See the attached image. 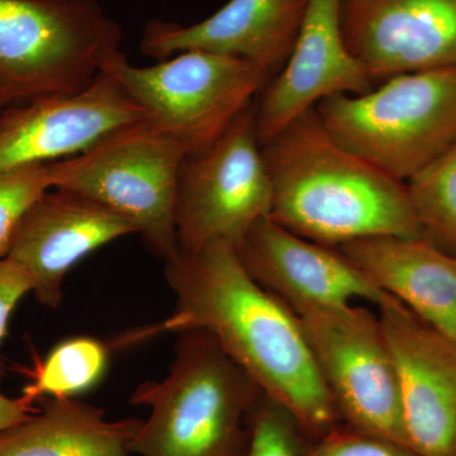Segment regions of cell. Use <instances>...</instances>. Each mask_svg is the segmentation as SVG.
<instances>
[{
  "label": "cell",
  "instance_id": "obj_1",
  "mask_svg": "<svg viewBox=\"0 0 456 456\" xmlns=\"http://www.w3.org/2000/svg\"><path fill=\"white\" fill-rule=\"evenodd\" d=\"M175 308L160 330H203L256 384L284 407L305 436L342 424L318 371L299 318L250 277L235 246L212 242L165 261Z\"/></svg>",
  "mask_w": 456,
  "mask_h": 456
},
{
  "label": "cell",
  "instance_id": "obj_2",
  "mask_svg": "<svg viewBox=\"0 0 456 456\" xmlns=\"http://www.w3.org/2000/svg\"><path fill=\"white\" fill-rule=\"evenodd\" d=\"M272 183L269 218L338 248L371 237L422 236L407 184L342 147L316 108L261 146Z\"/></svg>",
  "mask_w": 456,
  "mask_h": 456
},
{
  "label": "cell",
  "instance_id": "obj_3",
  "mask_svg": "<svg viewBox=\"0 0 456 456\" xmlns=\"http://www.w3.org/2000/svg\"><path fill=\"white\" fill-rule=\"evenodd\" d=\"M178 334L167 375L132 393V403L149 408L132 454L244 456L248 419L263 392L208 332Z\"/></svg>",
  "mask_w": 456,
  "mask_h": 456
},
{
  "label": "cell",
  "instance_id": "obj_4",
  "mask_svg": "<svg viewBox=\"0 0 456 456\" xmlns=\"http://www.w3.org/2000/svg\"><path fill=\"white\" fill-rule=\"evenodd\" d=\"M316 110L342 147L407 183L456 143V69L395 75Z\"/></svg>",
  "mask_w": 456,
  "mask_h": 456
},
{
  "label": "cell",
  "instance_id": "obj_5",
  "mask_svg": "<svg viewBox=\"0 0 456 456\" xmlns=\"http://www.w3.org/2000/svg\"><path fill=\"white\" fill-rule=\"evenodd\" d=\"M122 40L98 0H0V110L86 88Z\"/></svg>",
  "mask_w": 456,
  "mask_h": 456
},
{
  "label": "cell",
  "instance_id": "obj_6",
  "mask_svg": "<svg viewBox=\"0 0 456 456\" xmlns=\"http://www.w3.org/2000/svg\"><path fill=\"white\" fill-rule=\"evenodd\" d=\"M187 155L173 134L149 119L46 167L51 187L82 194L121 216L151 253L167 261L179 253L176 188Z\"/></svg>",
  "mask_w": 456,
  "mask_h": 456
},
{
  "label": "cell",
  "instance_id": "obj_7",
  "mask_svg": "<svg viewBox=\"0 0 456 456\" xmlns=\"http://www.w3.org/2000/svg\"><path fill=\"white\" fill-rule=\"evenodd\" d=\"M102 71L114 77L188 155L211 147L269 83L263 69L236 57L184 51L140 68L121 51Z\"/></svg>",
  "mask_w": 456,
  "mask_h": 456
},
{
  "label": "cell",
  "instance_id": "obj_8",
  "mask_svg": "<svg viewBox=\"0 0 456 456\" xmlns=\"http://www.w3.org/2000/svg\"><path fill=\"white\" fill-rule=\"evenodd\" d=\"M256 102L246 108L208 149L185 156L176 188L179 250L212 242L239 246L269 217L273 191L257 137Z\"/></svg>",
  "mask_w": 456,
  "mask_h": 456
},
{
  "label": "cell",
  "instance_id": "obj_9",
  "mask_svg": "<svg viewBox=\"0 0 456 456\" xmlns=\"http://www.w3.org/2000/svg\"><path fill=\"white\" fill-rule=\"evenodd\" d=\"M296 314L342 424L408 446L397 369L378 314L349 303Z\"/></svg>",
  "mask_w": 456,
  "mask_h": 456
},
{
  "label": "cell",
  "instance_id": "obj_10",
  "mask_svg": "<svg viewBox=\"0 0 456 456\" xmlns=\"http://www.w3.org/2000/svg\"><path fill=\"white\" fill-rule=\"evenodd\" d=\"M152 119L104 71L86 88L0 112V171L46 165L88 151L110 134Z\"/></svg>",
  "mask_w": 456,
  "mask_h": 456
},
{
  "label": "cell",
  "instance_id": "obj_11",
  "mask_svg": "<svg viewBox=\"0 0 456 456\" xmlns=\"http://www.w3.org/2000/svg\"><path fill=\"white\" fill-rule=\"evenodd\" d=\"M378 310L395 369L408 446L456 456V341L389 297Z\"/></svg>",
  "mask_w": 456,
  "mask_h": 456
},
{
  "label": "cell",
  "instance_id": "obj_12",
  "mask_svg": "<svg viewBox=\"0 0 456 456\" xmlns=\"http://www.w3.org/2000/svg\"><path fill=\"white\" fill-rule=\"evenodd\" d=\"M341 4L342 0H308L292 53L256 102L261 146L325 99L374 88L373 77L345 42Z\"/></svg>",
  "mask_w": 456,
  "mask_h": 456
},
{
  "label": "cell",
  "instance_id": "obj_13",
  "mask_svg": "<svg viewBox=\"0 0 456 456\" xmlns=\"http://www.w3.org/2000/svg\"><path fill=\"white\" fill-rule=\"evenodd\" d=\"M341 25L375 83L456 69V0H342Z\"/></svg>",
  "mask_w": 456,
  "mask_h": 456
},
{
  "label": "cell",
  "instance_id": "obj_14",
  "mask_svg": "<svg viewBox=\"0 0 456 456\" xmlns=\"http://www.w3.org/2000/svg\"><path fill=\"white\" fill-rule=\"evenodd\" d=\"M130 222L82 194L51 188L27 209L4 256L25 270L32 294L57 308L68 273L114 240L134 235Z\"/></svg>",
  "mask_w": 456,
  "mask_h": 456
},
{
  "label": "cell",
  "instance_id": "obj_15",
  "mask_svg": "<svg viewBox=\"0 0 456 456\" xmlns=\"http://www.w3.org/2000/svg\"><path fill=\"white\" fill-rule=\"evenodd\" d=\"M236 251L250 277L294 314L358 301L378 308L391 297L338 248L303 239L269 217L251 228Z\"/></svg>",
  "mask_w": 456,
  "mask_h": 456
},
{
  "label": "cell",
  "instance_id": "obj_16",
  "mask_svg": "<svg viewBox=\"0 0 456 456\" xmlns=\"http://www.w3.org/2000/svg\"><path fill=\"white\" fill-rule=\"evenodd\" d=\"M307 7L308 0H228L196 25L151 20L140 49L159 61L184 51L236 57L273 77L292 53Z\"/></svg>",
  "mask_w": 456,
  "mask_h": 456
},
{
  "label": "cell",
  "instance_id": "obj_17",
  "mask_svg": "<svg viewBox=\"0 0 456 456\" xmlns=\"http://www.w3.org/2000/svg\"><path fill=\"white\" fill-rule=\"evenodd\" d=\"M336 248L383 293L456 341V255L424 237H371Z\"/></svg>",
  "mask_w": 456,
  "mask_h": 456
},
{
  "label": "cell",
  "instance_id": "obj_18",
  "mask_svg": "<svg viewBox=\"0 0 456 456\" xmlns=\"http://www.w3.org/2000/svg\"><path fill=\"white\" fill-rule=\"evenodd\" d=\"M141 419L110 421L75 398L50 399L40 412L0 432V456H134Z\"/></svg>",
  "mask_w": 456,
  "mask_h": 456
},
{
  "label": "cell",
  "instance_id": "obj_19",
  "mask_svg": "<svg viewBox=\"0 0 456 456\" xmlns=\"http://www.w3.org/2000/svg\"><path fill=\"white\" fill-rule=\"evenodd\" d=\"M108 362L110 351L103 342L89 336L68 338L36 365L22 395L31 403L42 397L75 398L101 382Z\"/></svg>",
  "mask_w": 456,
  "mask_h": 456
},
{
  "label": "cell",
  "instance_id": "obj_20",
  "mask_svg": "<svg viewBox=\"0 0 456 456\" xmlns=\"http://www.w3.org/2000/svg\"><path fill=\"white\" fill-rule=\"evenodd\" d=\"M406 184L424 239L456 255V143Z\"/></svg>",
  "mask_w": 456,
  "mask_h": 456
},
{
  "label": "cell",
  "instance_id": "obj_21",
  "mask_svg": "<svg viewBox=\"0 0 456 456\" xmlns=\"http://www.w3.org/2000/svg\"><path fill=\"white\" fill-rule=\"evenodd\" d=\"M244 456H305L308 437L284 407L261 393L248 419Z\"/></svg>",
  "mask_w": 456,
  "mask_h": 456
},
{
  "label": "cell",
  "instance_id": "obj_22",
  "mask_svg": "<svg viewBox=\"0 0 456 456\" xmlns=\"http://www.w3.org/2000/svg\"><path fill=\"white\" fill-rule=\"evenodd\" d=\"M51 188L46 165L0 171V256L27 209Z\"/></svg>",
  "mask_w": 456,
  "mask_h": 456
},
{
  "label": "cell",
  "instance_id": "obj_23",
  "mask_svg": "<svg viewBox=\"0 0 456 456\" xmlns=\"http://www.w3.org/2000/svg\"><path fill=\"white\" fill-rule=\"evenodd\" d=\"M305 456H419L395 441L373 436L340 424L308 440Z\"/></svg>",
  "mask_w": 456,
  "mask_h": 456
},
{
  "label": "cell",
  "instance_id": "obj_24",
  "mask_svg": "<svg viewBox=\"0 0 456 456\" xmlns=\"http://www.w3.org/2000/svg\"><path fill=\"white\" fill-rule=\"evenodd\" d=\"M32 292L28 274L8 257L0 256V346L8 334L9 322L23 297Z\"/></svg>",
  "mask_w": 456,
  "mask_h": 456
},
{
  "label": "cell",
  "instance_id": "obj_25",
  "mask_svg": "<svg viewBox=\"0 0 456 456\" xmlns=\"http://www.w3.org/2000/svg\"><path fill=\"white\" fill-rule=\"evenodd\" d=\"M3 378V362H0V380ZM36 413L33 403L20 395L12 398L0 392V432L8 430L13 426L22 424Z\"/></svg>",
  "mask_w": 456,
  "mask_h": 456
},
{
  "label": "cell",
  "instance_id": "obj_26",
  "mask_svg": "<svg viewBox=\"0 0 456 456\" xmlns=\"http://www.w3.org/2000/svg\"><path fill=\"white\" fill-rule=\"evenodd\" d=\"M0 112H2V110H0Z\"/></svg>",
  "mask_w": 456,
  "mask_h": 456
}]
</instances>
